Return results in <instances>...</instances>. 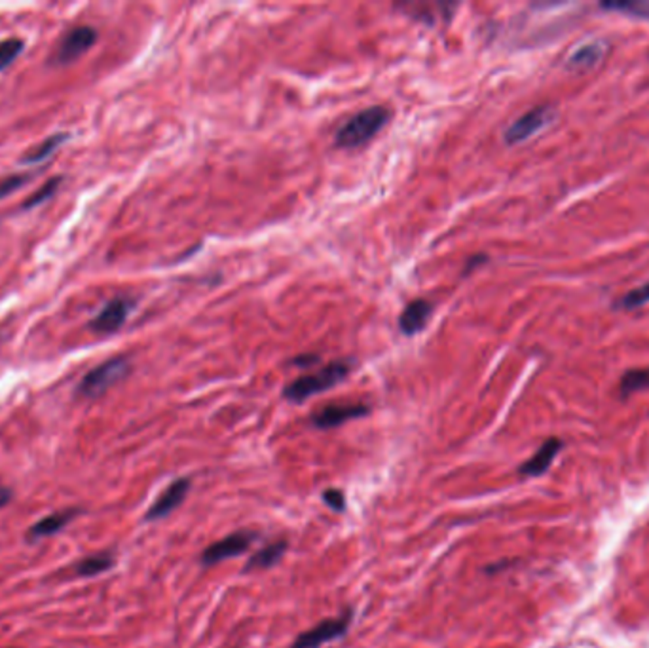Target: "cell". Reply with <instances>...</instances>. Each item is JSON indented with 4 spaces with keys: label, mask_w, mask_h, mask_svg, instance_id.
<instances>
[{
    "label": "cell",
    "mask_w": 649,
    "mask_h": 648,
    "mask_svg": "<svg viewBox=\"0 0 649 648\" xmlns=\"http://www.w3.org/2000/svg\"><path fill=\"white\" fill-rule=\"evenodd\" d=\"M551 118H552V110L549 107H535L528 110V113L523 115L521 118H516L505 129V141L509 145L523 143L532 136H535L537 132H542V129L551 122Z\"/></svg>",
    "instance_id": "cell-9"
},
{
    "label": "cell",
    "mask_w": 649,
    "mask_h": 648,
    "mask_svg": "<svg viewBox=\"0 0 649 648\" xmlns=\"http://www.w3.org/2000/svg\"><path fill=\"white\" fill-rule=\"evenodd\" d=\"M604 10L621 12L625 15L640 17V20H649V0H630V3H604Z\"/></svg>",
    "instance_id": "cell-19"
},
{
    "label": "cell",
    "mask_w": 649,
    "mask_h": 648,
    "mask_svg": "<svg viewBox=\"0 0 649 648\" xmlns=\"http://www.w3.org/2000/svg\"><path fill=\"white\" fill-rule=\"evenodd\" d=\"M349 371H351V362H348V360L330 362L329 365L321 367L320 371L292 380L285 388L283 396L292 403H302L315 394L330 390L332 386L342 382L349 375Z\"/></svg>",
    "instance_id": "cell-2"
},
{
    "label": "cell",
    "mask_w": 649,
    "mask_h": 648,
    "mask_svg": "<svg viewBox=\"0 0 649 648\" xmlns=\"http://www.w3.org/2000/svg\"><path fill=\"white\" fill-rule=\"evenodd\" d=\"M561 449H562V441L561 439H556V437L547 439L543 446L533 453V456L524 462V465L521 466V470H518V472H521V475H526V477H537V475L545 474L549 470V466L552 465V460L556 458V455L561 453Z\"/></svg>",
    "instance_id": "cell-11"
},
{
    "label": "cell",
    "mask_w": 649,
    "mask_h": 648,
    "mask_svg": "<svg viewBox=\"0 0 649 648\" xmlns=\"http://www.w3.org/2000/svg\"><path fill=\"white\" fill-rule=\"evenodd\" d=\"M32 175L34 174H14V175L5 177L3 181H0V200L10 196L15 191H20L25 183H29L32 179Z\"/></svg>",
    "instance_id": "cell-23"
},
{
    "label": "cell",
    "mask_w": 649,
    "mask_h": 648,
    "mask_svg": "<svg viewBox=\"0 0 649 648\" xmlns=\"http://www.w3.org/2000/svg\"><path fill=\"white\" fill-rule=\"evenodd\" d=\"M256 536H258V532H255V531H236V532L225 536L222 540L203 549L201 565L213 567L218 563H225L232 558H239V555H244L249 549V546L256 540Z\"/></svg>",
    "instance_id": "cell-6"
},
{
    "label": "cell",
    "mask_w": 649,
    "mask_h": 648,
    "mask_svg": "<svg viewBox=\"0 0 649 648\" xmlns=\"http://www.w3.org/2000/svg\"><path fill=\"white\" fill-rule=\"evenodd\" d=\"M113 565H115L113 555L97 553V555H89V558L80 561L77 567V572L82 574V577H96V574L107 572Z\"/></svg>",
    "instance_id": "cell-18"
},
{
    "label": "cell",
    "mask_w": 649,
    "mask_h": 648,
    "mask_svg": "<svg viewBox=\"0 0 649 648\" xmlns=\"http://www.w3.org/2000/svg\"><path fill=\"white\" fill-rule=\"evenodd\" d=\"M649 388V367L647 369H630L619 382V392L621 396H630L635 392H642Z\"/></svg>",
    "instance_id": "cell-16"
},
{
    "label": "cell",
    "mask_w": 649,
    "mask_h": 648,
    "mask_svg": "<svg viewBox=\"0 0 649 648\" xmlns=\"http://www.w3.org/2000/svg\"><path fill=\"white\" fill-rule=\"evenodd\" d=\"M23 50H25V42L22 39L0 41V70L8 69L17 58H20Z\"/></svg>",
    "instance_id": "cell-20"
},
{
    "label": "cell",
    "mask_w": 649,
    "mask_h": 648,
    "mask_svg": "<svg viewBox=\"0 0 649 648\" xmlns=\"http://www.w3.org/2000/svg\"><path fill=\"white\" fill-rule=\"evenodd\" d=\"M323 500H325L327 506H330L332 510H337V512H344V508H346L344 493L338 491V489H327L323 493Z\"/></svg>",
    "instance_id": "cell-24"
},
{
    "label": "cell",
    "mask_w": 649,
    "mask_h": 648,
    "mask_svg": "<svg viewBox=\"0 0 649 648\" xmlns=\"http://www.w3.org/2000/svg\"><path fill=\"white\" fill-rule=\"evenodd\" d=\"M72 512H63V513H53V515H48L44 517V520H41L39 523H36L32 529H31V536L32 539H41V536H48V534H53L61 531L70 520H72Z\"/></svg>",
    "instance_id": "cell-17"
},
{
    "label": "cell",
    "mask_w": 649,
    "mask_h": 648,
    "mask_svg": "<svg viewBox=\"0 0 649 648\" xmlns=\"http://www.w3.org/2000/svg\"><path fill=\"white\" fill-rule=\"evenodd\" d=\"M351 620H354V610L348 608L340 616L323 620L318 625L306 629L304 634H301L291 643L289 648H321L330 641L344 637L351 625Z\"/></svg>",
    "instance_id": "cell-4"
},
{
    "label": "cell",
    "mask_w": 649,
    "mask_h": 648,
    "mask_svg": "<svg viewBox=\"0 0 649 648\" xmlns=\"http://www.w3.org/2000/svg\"><path fill=\"white\" fill-rule=\"evenodd\" d=\"M12 498V491L6 487H0V508H5Z\"/></svg>",
    "instance_id": "cell-25"
},
{
    "label": "cell",
    "mask_w": 649,
    "mask_h": 648,
    "mask_svg": "<svg viewBox=\"0 0 649 648\" xmlns=\"http://www.w3.org/2000/svg\"><path fill=\"white\" fill-rule=\"evenodd\" d=\"M392 118V113L382 105L368 107L356 117H351L335 136V143L340 149H357L368 143Z\"/></svg>",
    "instance_id": "cell-1"
},
{
    "label": "cell",
    "mask_w": 649,
    "mask_h": 648,
    "mask_svg": "<svg viewBox=\"0 0 649 648\" xmlns=\"http://www.w3.org/2000/svg\"><path fill=\"white\" fill-rule=\"evenodd\" d=\"M649 303V282L628 291L625 297L619 299L617 303V308H623V310H635V308H640V306H645Z\"/></svg>",
    "instance_id": "cell-22"
},
{
    "label": "cell",
    "mask_w": 649,
    "mask_h": 648,
    "mask_svg": "<svg viewBox=\"0 0 649 648\" xmlns=\"http://www.w3.org/2000/svg\"><path fill=\"white\" fill-rule=\"evenodd\" d=\"M287 548H289L287 540H275V542L264 546L263 549H258V551L253 555V558L247 561L246 572L272 568L274 565H277V563H280V561L283 559V555H285Z\"/></svg>",
    "instance_id": "cell-13"
},
{
    "label": "cell",
    "mask_w": 649,
    "mask_h": 648,
    "mask_svg": "<svg viewBox=\"0 0 649 648\" xmlns=\"http://www.w3.org/2000/svg\"><path fill=\"white\" fill-rule=\"evenodd\" d=\"M97 39H99L97 31L89 25L70 29L61 39L58 48H55L51 55V63L53 65L74 63L79 58H82L88 50H91V46L97 42Z\"/></svg>",
    "instance_id": "cell-5"
},
{
    "label": "cell",
    "mask_w": 649,
    "mask_h": 648,
    "mask_svg": "<svg viewBox=\"0 0 649 648\" xmlns=\"http://www.w3.org/2000/svg\"><path fill=\"white\" fill-rule=\"evenodd\" d=\"M135 308V301L132 297H125V295H120V297L110 299L97 316L91 320L89 329L97 333V335H113L116 333L127 320L129 314Z\"/></svg>",
    "instance_id": "cell-7"
},
{
    "label": "cell",
    "mask_w": 649,
    "mask_h": 648,
    "mask_svg": "<svg viewBox=\"0 0 649 648\" xmlns=\"http://www.w3.org/2000/svg\"><path fill=\"white\" fill-rule=\"evenodd\" d=\"M433 314V305L423 301V299H418V301H413L409 306H406L401 314L399 318V327L401 331L404 333V335H416V333H420L425 325H428L430 318Z\"/></svg>",
    "instance_id": "cell-12"
},
{
    "label": "cell",
    "mask_w": 649,
    "mask_h": 648,
    "mask_svg": "<svg viewBox=\"0 0 649 648\" xmlns=\"http://www.w3.org/2000/svg\"><path fill=\"white\" fill-rule=\"evenodd\" d=\"M60 184H61V177H53V179L46 181L42 187L23 203L22 210H32L36 206H41V203H44L46 200H50L55 194V191L60 189Z\"/></svg>",
    "instance_id": "cell-21"
},
{
    "label": "cell",
    "mask_w": 649,
    "mask_h": 648,
    "mask_svg": "<svg viewBox=\"0 0 649 648\" xmlns=\"http://www.w3.org/2000/svg\"><path fill=\"white\" fill-rule=\"evenodd\" d=\"M604 55V44L600 42H590L581 46L579 50L573 52L568 60V69L570 70H585L595 67Z\"/></svg>",
    "instance_id": "cell-14"
},
{
    "label": "cell",
    "mask_w": 649,
    "mask_h": 648,
    "mask_svg": "<svg viewBox=\"0 0 649 648\" xmlns=\"http://www.w3.org/2000/svg\"><path fill=\"white\" fill-rule=\"evenodd\" d=\"M189 491H190V479L189 477L175 479L173 484L156 498V502L151 508H148L146 521L163 520L165 515H170L172 512H175L184 502V498H187Z\"/></svg>",
    "instance_id": "cell-10"
},
{
    "label": "cell",
    "mask_w": 649,
    "mask_h": 648,
    "mask_svg": "<svg viewBox=\"0 0 649 648\" xmlns=\"http://www.w3.org/2000/svg\"><path fill=\"white\" fill-rule=\"evenodd\" d=\"M365 415H368V407L363 403H330L313 413L311 424L320 430H330Z\"/></svg>",
    "instance_id": "cell-8"
},
{
    "label": "cell",
    "mask_w": 649,
    "mask_h": 648,
    "mask_svg": "<svg viewBox=\"0 0 649 648\" xmlns=\"http://www.w3.org/2000/svg\"><path fill=\"white\" fill-rule=\"evenodd\" d=\"M129 371H132V363H129L127 358L124 356L110 358L105 363L97 365L96 369H91L88 375H84L82 382L79 384V394L89 399L99 398L108 390V388H113L122 379H125Z\"/></svg>",
    "instance_id": "cell-3"
},
{
    "label": "cell",
    "mask_w": 649,
    "mask_h": 648,
    "mask_svg": "<svg viewBox=\"0 0 649 648\" xmlns=\"http://www.w3.org/2000/svg\"><path fill=\"white\" fill-rule=\"evenodd\" d=\"M69 137H70L69 134H53V136H50V137L44 139L39 146H34L32 151H29V153L22 158V164H25V165H34V164H41V162L48 160V158L55 153V149H58V146H61Z\"/></svg>",
    "instance_id": "cell-15"
}]
</instances>
